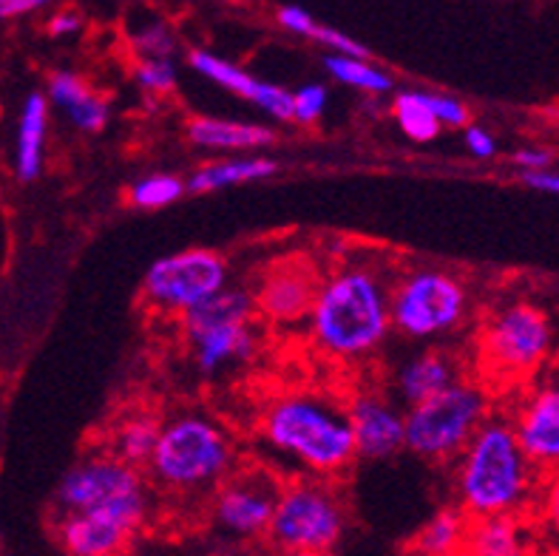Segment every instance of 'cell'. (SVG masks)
Returning <instances> with one entry per match:
<instances>
[{
    "label": "cell",
    "instance_id": "6da1fadb",
    "mask_svg": "<svg viewBox=\"0 0 559 556\" xmlns=\"http://www.w3.org/2000/svg\"><path fill=\"white\" fill-rule=\"evenodd\" d=\"M457 458L454 486L468 517H523L537 500L543 472L525 458L509 417H486Z\"/></svg>",
    "mask_w": 559,
    "mask_h": 556
},
{
    "label": "cell",
    "instance_id": "7a4b0ae2",
    "mask_svg": "<svg viewBox=\"0 0 559 556\" xmlns=\"http://www.w3.org/2000/svg\"><path fill=\"white\" fill-rule=\"evenodd\" d=\"M310 330L321 353L338 360L367 358L390 335V287L376 270L344 264L319 284Z\"/></svg>",
    "mask_w": 559,
    "mask_h": 556
},
{
    "label": "cell",
    "instance_id": "3957f363",
    "mask_svg": "<svg viewBox=\"0 0 559 556\" xmlns=\"http://www.w3.org/2000/svg\"><path fill=\"white\" fill-rule=\"evenodd\" d=\"M262 431L278 454L316 474H338L355 460L347 412L319 394H282L264 412Z\"/></svg>",
    "mask_w": 559,
    "mask_h": 556
},
{
    "label": "cell",
    "instance_id": "277c9868",
    "mask_svg": "<svg viewBox=\"0 0 559 556\" xmlns=\"http://www.w3.org/2000/svg\"><path fill=\"white\" fill-rule=\"evenodd\" d=\"M148 472L156 486L179 497L213 492L234 472V443L211 417L179 415L163 423Z\"/></svg>",
    "mask_w": 559,
    "mask_h": 556
},
{
    "label": "cell",
    "instance_id": "5b68a950",
    "mask_svg": "<svg viewBox=\"0 0 559 556\" xmlns=\"http://www.w3.org/2000/svg\"><path fill=\"white\" fill-rule=\"evenodd\" d=\"M491 415V398L475 380H452L449 387L418 403L404 415L406 449L426 460H452Z\"/></svg>",
    "mask_w": 559,
    "mask_h": 556
},
{
    "label": "cell",
    "instance_id": "8992f818",
    "mask_svg": "<svg viewBox=\"0 0 559 556\" xmlns=\"http://www.w3.org/2000/svg\"><path fill=\"white\" fill-rule=\"evenodd\" d=\"M480 367L500 383H518L543 369L554 353V324L532 301L497 307L480 332Z\"/></svg>",
    "mask_w": 559,
    "mask_h": 556
},
{
    "label": "cell",
    "instance_id": "52a82bcc",
    "mask_svg": "<svg viewBox=\"0 0 559 556\" xmlns=\"http://www.w3.org/2000/svg\"><path fill=\"white\" fill-rule=\"evenodd\" d=\"M253 293L227 284L185 312V335L193 346L199 372L216 375L219 369L241 364L253 355Z\"/></svg>",
    "mask_w": 559,
    "mask_h": 556
},
{
    "label": "cell",
    "instance_id": "ba28073f",
    "mask_svg": "<svg viewBox=\"0 0 559 556\" xmlns=\"http://www.w3.org/2000/svg\"><path fill=\"white\" fill-rule=\"evenodd\" d=\"M60 511H106L136 531L148 517V488L136 465L120 458H92L71 469L57 488Z\"/></svg>",
    "mask_w": 559,
    "mask_h": 556
},
{
    "label": "cell",
    "instance_id": "9c48e42d",
    "mask_svg": "<svg viewBox=\"0 0 559 556\" xmlns=\"http://www.w3.org/2000/svg\"><path fill=\"white\" fill-rule=\"evenodd\" d=\"M468 289L447 270H412L390 289V318L406 339H440L468 316Z\"/></svg>",
    "mask_w": 559,
    "mask_h": 556
},
{
    "label": "cell",
    "instance_id": "30bf717a",
    "mask_svg": "<svg viewBox=\"0 0 559 556\" xmlns=\"http://www.w3.org/2000/svg\"><path fill=\"white\" fill-rule=\"evenodd\" d=\"M347 531L344 506L333 488L296 480L278 492L267 540L284 554H326Z\"/></svg>",
    "mask_w": 559,
    "mask_h": 556
},
{
    "label": "cell",
    "instance_id": "8fae6325",
    "mask_svg": "<svg viewBox=\"0 0 559 556\" xmlns=\"http://www.w3.org/2000/svg\"><path fill=\"white\" fill-rule=\"evenodd\" d=\"M227 284V264L219 253L205 247H191L182 253L154 261L142 279L145 301L165 312H185L211 298Z\"/></svg>",
    "mask_w": 559,
    "mask_h": 556
},
{
    "label": "cell",
    "instance_id": "7c38bea8",
    "mask_svg": "<svg viewBox=\"0 0 559 556\" xmlns=\"http://www.w3.org/2000/svg\"><path fill=\"white\" fill-rule=\"evenodd\" d=\"M282 486L273 474L241 472L227 474L213 497V525L234 540L264 536L276 511Z\"/></svg>",
    "mask_w": 559,
    "mask_h": 556
},
{
    "label": "cell",
    "instance_id": "4fadbf2b",
    "mask_svg": "<svg viewBox=\"0 0 559 556\" xmlns=\"http://www.w3.org/2000/svg\"><path fill=\"white\" fill-rule=\"evenodd\" d=\"M511 429L523 446L525 458L539 472L559 469V378H548L520 398L514 415L509 417Z\"/></svg>",
    "mask_w": 559,
    "mask_h": 556
},
{
    "label": "cell",
    "instance_id": "5bb4252c",
    "mask_svg": "<svg viewBox=\"0 0 559 556\" xmlns=\"http://www.w3.org/2000/svg\"><path fill=\"white\" fill-rule=\"evenodd\" d=\"M355 458L383 460L406 449L404 412L381 394H358L347 406Z\"/></svg>",
    "mask_w": 559,
    "mask_h": 556
},
{
    "label": "cell",
    "instance_id": "9a60e30c",
    "mask_svg": "<svg viewBox=\"0 0 559 556\" xmlns=\"http://www.w3.org/2000/svg\"><path fill=\"white\" fill-rule=\"evenodd\" d=\"M319 284L321 282L305 261H282L264 275L259 289L253 293L255 312H262L264 318L278 321V324H296L310 316Z\"/></svg>",
    "mask_w": 559,
    "mask_h": 556
},
{
    "label": "cell",
    "instance_id": "2e32d148",
    "mask_svg": "<svg viewBox=\"0 0 559 556\" xmlns=\"http://www.w3.org/2000/svg\"><path fill=\"white\" fill-rule=\"evenodd\" d=\"M188 63L197 74L207 78L211 83L222 85L227 92L239 94L241 99H250L253 106L262 108L264 114H270L273 120H293V92L282 88V85L264 83V80H255L253 74L241 69V66L230 63V60H222V57L211 55L205 49L191 51Z\"/></svg>",
    "mask_w": 559,
    "mask_h": 556
},
{
    "label": "cell",
    "instance_id": "e0dca14e",
    "mask_svg": "<svg viewBox=\"0 0 559 556\" xmlns=\"http://www.w3.org/2000/svg\"><path fill=\"white\" fill-rule=\"evenodd\" d=\"M134 531L106 511H63L57 522V543L71 556H111L128 548Z\"/></svg>",
    "mask_w": 559,
    "mask_h": 556
},
{
    "label": "cell",
    "instance_id": "ac0fdd59",
    "mask_svg": "<svg viewBox=\"0 0 559 556\" xmlns=\"http://www.w3.org/2000/svg\"><path fill=\"white\" fill-rule=\"evenodd\" d=\"M46 97L66 120L85 134H97L108 122V103L99 94L92 92V85L85 83L74 71H55L46 85Z\"/></svg>",
    "mask_w": 559,
    "mask_h": 556
},
{
    "label": "cell",
    "instance_id": "d6986e66",
    "mask_svg": "<svg viewBox=\"0 0 559 556\" xmlns=\"http://www.w3.org/2000/svg\"><path fill=\"white\" fill-rule=\"evenodd\" d=\"M46 137H49V97L32 92L23 99L14 131V174L23 182H32L46 165Z\"/></svg>",
    "mask_w": 559,
    "mask_h": 556
},
{
    "label": "cell",
    "instance_id": "ffe728a7",
    "mask_svg": "<svg viewBox=\"0 0 559 556\" xmlns=\"http://www.w3.org/2000/svg\"><path fill=\"white\" fill-rule=\"evenodd\" d=\"M188 140L197 149L207 151H259L276 142V134L267 126H253V122L219 120V117H197L188 122Z\"/></svg>",
    "mask_w": 559,
    "mask_h": 556
},
{
    "label": "cell",
    "instance_id": "44dd1931",
    "mask_svg": "<svg viewBox=\"0 0 559 556\" xmlns=\"http://www.w3.org/2000/svg\"><path fill=\"white\" fill-rule=\"evenodd\" d=\"M528 548L525 525L518 514L472 517L463 551L477 556H520Z\"/></svg>",
    "mask_w": 559,
    "mask_h": 556
},
{
    "label": "cell",
    "instance_id": "7402d4cb",
    "mask_svg": "<svg viewBox=\"0 0 559 556\" xmlns=\"http://www.w3.org/2000/svg\"><path fill=\"white\" fill-rule=\"evenodd\" d=\"M452 380H457V364L440 350H426L397 369L395 389L406 403H418L438 389L449 387Z\"/></svg>",
    "mask_w": 559,
    "mask_h": 556
},
{
    "label": "cell",
    "instance_id": "603a6c76",
    "mask_svg": "<svg viewBox=\"0 0 559 556\" xmlns=\"http://www.w3.org/2000/svg\"><path fill=\"white\" fill-rule=\"evenodd\" d=\"M278 165L267 156H234V159H222V163H207L193 177L188 179L185 188L191 193H211V190L230 188V185L259 182V179L273 177Z\"/></svg>",
    "mask_w": 559,
    "mask_h": 556
},
{
    "label": "cell",
    "instance_id": "cb8c5ba5",
    "mask_svg": "<svg viewBox=\"0 0 559 556\" xmlns=\"http://www.w3.org/2000/svg\"><path fill=\"white\" fill-rule=\"evenodd\" d=\"M468 520L472 517L463 508H440L438 514L415 534L412 551H418V554H454V551H463Z\"/></svg>",
    "mask_w": 559,
    "mask_h": 556
},
{
    "label": "cell",
    "instance_id": "d4e9b609",
    "mask_svg": "<svg viewBox=\"0 0 559 556\" xmlns=\"http://www.w3.org/2000/svg\"><path fill=\"white\" fill-rule=\"evenodd\" d=\"M276 21H278V26L287 28V32H293V35L310 37V40L321 43V46H326L330 51H341V55H355V57L372 55V51L364 46V43H358L355 37L344 35V32H338V28L324 26V23L316 21V17H312L307 9L293 7V3L290 7L278 9Z\"/></svg>",
    "mask_w": 559,
    "mask_h": 556
},
{
    "label": "cell",
    "instance_id": "484cf974",
    "mask_svg": "<svg viewBox=\"0 0 559 556\" xmlns=\"http://www.w3.org/2000/svg\"><path fill=\"white\" fill-rule=\"evenodd\" d=\"M163 423L151 415H131L117 426L114 435V458L131 465H148Z\"/></svg>",
    "mask_w": 559,
    "mask_h": 556
},
{
    "label": "cell",
    "instance_id": "4316f807",
    "mask_svg": "<svg viewBox=\"0 0 559 556\" xmlns=\"http://www.w3.org/2000/svg\"><path fill=\"white\" fill-rule=\"evenodd\" d=\"M324 69L330 71L338 83L353 85V88L367 94H386L392 92V85H395L386 71L369 63V57H355V55H341V51H333V55L324 57Z\"/></svg>",
    "mask_w": 559,
    "mask_h": 556
},
{
    "label": "cell",
    "instance_id": "83f0119b",
    "mask_svg": "<svg viewBox=\"0 0 559 556\" xmlns=\"http://www.w3.org/2000/svg\"><path fill=\"white\" fill-rule=\"evenodd\" d=\"M392 117L401 134L412 142H432L440 134V122L435 117L424 92H401L392 103Z\"/></svg>",
    "mask_w": 559,
    "mask_h": 556
},
{
    "label": "cell",
    "instance_id": "f1b7e54d",
    "mask_svg": "<svg viewBox=\"0 0 559 556\" xmlns=\"http://www.w3.org/2000/svg\"><path fill=\"white\" fill-rule=\"evenodd\" d=\"M185 182L170 174H151L131 185V202L142 211H156V208H168L185 193Z\"/></svg>",
    "mask_w": 559,
    "mask_h": 556
},
{
    "label": "cell",
    "instance_id": "f546056e",
    "mask_svg": "<svg viewBox=\"0 0 559 556\" xmlns=\"http://www.w3.org/2000/svg\"><path fill=\"white\" fill-rule=\"evenodd\" d=\"M131 49H134V55L140 60H145V57H174V51H177V37H174L168 23H145L131 37Z\"/></svg>",
    "mask_w": 559,
    "mask_h": 556
},
{
    "label": "cell",
    "instance_id": "4dcf8cb0",
    "mask_svg": "<svg viewBox=\"0 0 559 556\" xmlns=\"http://www.w3.org/2000/svg\"><path fill=\"white\" fill-rule=\"evenodd\" d=\"M136 83L151 94H165L177 85V66L174 57H145L134 69Z\"/></svg>",
    "mask_w": 559,
    "mask_h": 556
},
{
    "label": "cell",
    "instance_id": "1f68e13d",
    "mask_svg": "<svg viewBox=\"0 0 559 556\" xmlns=\"http://www.w3.org/2000/svg\"><path fill=\"white\" fill-rule=\"evenodd\" d=\"M534 506H537V517L543 520L546 531L559 545V469L557 472L543 474Z\"/></svg>",
    "mask_w": 559,
    "mask_h": 556
},
{
    "label": "cell",
    "instance_id": "d6a6232c",
    "mask_svg": "<svg viewBox=\"0 0 559 556\" xmlns=\"http://www.w3.org/2000/svg\"><path fill=\"white\" fill-rule=\"evenodd\" d=\"M326 108V88L321 83H307L293 92V122L312 126Z\"/></svg>",
    "mask_w": 559,
    "mask_h": 556
},
{
    "label": "cell",
    "instance_id": "836d02e7",
    "mask_svg": "<svg viewBox=\"0 0 559 556\" xmlns=\"http://www.w3.org/2000/svg\"><path fill=\"white\" fill-rule=\"evenodd\" d=\"M426 99H429V106H432L440 126L466 128L468 120H472L466 103H461V99L452 97V94H426Z\"/></svg>",
    "mask_w": 559,
    "mask_h": 556
},
{
    "label": "cell",
    "instance_id": "e575fe53",
    "mask_svg": "<svg viewBox=\"0 0 559 556\" xmlns=\"http://www.w3.org/2000/svg\"><path fill=\"white\" fill-rule=\"evenodd\" d=\"M463 142H466L468 154L477 156V159H491L497 154V140L483 126H466Z\"/></svg>",
    "mask_w": 559,
    "mask_h": 556
},
{
    "label": "cell",
    "instance_id": "d590c367",
    "mask_svg": "<svg viewBox=\"0 0 559 556\" xmlns=\"http://www.w3.org/2000/svg\"><path fill=\"white\" fill-rule=\"evenodd\" d=\"M51 0H0V23L17 21V17H26V14L43 12Z\"/></svg>",
    "mask_w": 559,
    "mask_h": 556
},
{
    "label": "cell",
    "instance_id": "8d00e7d4",
    "mask_svg": "<svg viewBox=\"0 0 559 556\" xmlns=\"http://www.w3.org/2000/svg\"><path fill=\"white\" fill-rule=\"evenodd\" d=\"M80 28H83V17H80L74 9H60V12L51 14V21H49L51 37H71V35H78Z\"/></svg>",
    "mask_w": 559,
    "mask_h": 556
},
{
    "label": "cell",
    "instance_id": "74e56055",
    "mask_svg": "<svg viewBox=\"0 0 559 556\" xmlns=\"http://www.w3.org/2000/svg\"><path fill=\"white\" fill-rule=\"evenodd\" d=\"M523 182L528 185V188L539 190V193H551V197H559V174L551 168L523 170Z\"/></svg>",
    "mask_w": 559,
    "mask_h": 556
},
{
    "label": "cell",
    "instance_id": "f35d334b",
    "mask_svg": "<svg viewBox=\"0 0 559 556\" xmlns=\"http://www.w3.org/2000/svg\"><path fill=\"white\" fill-rule=\"evenodd\" d=\"M551 151L546 149H534V145H528V149H520L518 154H514V165H518L520 170H539V168H548L551 165Z\"/></svg>",
    "mask_w": 559,
    "mask_h": 556
},
{
    "label": "cell",
    "instance_id": "ab89813d",
    "mask_svg": "<svg viewBox=\"0 0 559 556\" xmlns=\"http://www.w3.org/2000/svg\"><path fill=\"white\" fill-rule=\"evenodd\" d=\"M0 545H3V543H0Z\"/></svg>",
    "mask_w": 559,
    "mask_h": 556
}]
</instances>
